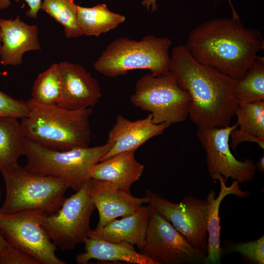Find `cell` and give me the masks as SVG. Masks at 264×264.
I'll return each instance as SVG.
<instances>
[{"mask_svg": "<svg viewBox=\"0 0 264 264\" xmlns=\"http://www.w3.org/2000/svg\"><path fill=\"white\" fill-rule=\"evenodd\" d=\"M169 70L190 96L188 116L198 129L230 125L238 106L237 80L198 62L186 44L173 48Z\"/></svg>", "mask_w": 264, "mask_h": 264, "instance_id": "obj_1", "label": "cell"}, {"mask_svg": "<svg viewBox=\"0 0 264 264\" xmlns=\"http://www.w3.org/2000/svg\"><path fill=\"white\" fill-rule=\"evenodd\" d=\"M186 45L198 62L238 81L264 49V41L260 31L232 17L202 22L190 32Z\"/></svg>", "mask_w": 264, "mask_h": 264, "instance_id": "obj_2", "label": "cell"}, {"mask_svg": "<svg viewBox=\"0 0 264 264\" xmlns=\"http://www.w3.org/2000/svg\"><path fill=\"white\" fill-rule=\"evenodd\" d=\"M27 103L29 114L21 122L26 139L59 151L89 146L91 108L67 110L57 105H42L31 98Z\"/></svg>", "mask_w": 264, "mask_h": 264, "instance_id": "obj_3", "label": "cell"}, {"mask_svg": "<svg viewBox=\"0 0 264 264\" xmlns=\"http://www.w3.org/2000/svg\"><path fill=\"white\" fill-rule=\"evenodd\" d=\"M111 147L108 142L93 147L59 151L26 139L27 172L61 179L77 192L91 179L92 170Z\"/></svg>", "mask_w": 264, "mask_h": 264, "instance_id": "obj_4", "label": "cell"}, {"mask_svg": "<svg viewBox=\"0 0 264 264\" xmlns=\"http://www.w3.org/2000/svg\"><path fill=\"white\" fill-rule=\"evenodd\" d=\"M171 44L167 37L147 35L139 41L120 37L107 46L93 66L98 72L109 77L134 69H148L159 76L170 71Z\"/></svg>", "mask_w": 264, "mask_h": 264, "instance_id": "obj_5", "label": "cell"}, {"mask_svg": "<svg viewBox=\"0 0 264 264\" xmlns=\"http://www.w3.org/2000/svg\"><path fill=\"white\" fill-rule=\"evenodd\" d=\"M1 175L5 197L0 213L3 214L40 210L46 215L54 214L61 207L69 188L61 179L27 172L20 166Z\"/></svg>", "mask_w": 264, "mask_h": 264, "instance_id": "obj_6", "label": "cell"}, {"mask_svg": "<svg viewBox=\"0 0 264 264\" xmlns=\"http://www.w3.org/2000/svg\"><path fill=\"white\" fill-rule=\"evenodd\" d=\"M130 101L135 107L151 112L154 123L171 125L186 119L190 98L169 71L159 76L151 73L140 77Z\"/></svg>", "mask_w": 264, "mask_h": 264, "instance_id": "obj_7", "label": "cell"}, {"mask_svg": "<svg viewBox=\"0 0 264 264\" xmlns=\"http://www.w3.org/2000/svg\"><path fill=\"white\" fill-rule=\"evenodd\" d=\"M88 183L66 198L56 213L45 214L42 219V227L62 250H74L84 243L91 230L90 219L95 207L88 193Z\"/></svg>", "mask_w": 264, "mask_h": 264, "instance_id": "obj_8", "label": "cell"}, {"mask_svg": "<svg viewBox=\"0 0 264 264\" xmlns=\"http://www.w3.org/2000/svg\"><path fill=\"white\" fill-rule=\"evenodd\" d=\"M44 214L40 210L0 213V233L10 244L41 264H66L57 256V246L42 227Z\"/></svg>", "mask_w": 264, "mask_h": 264, "instance_id": "obj_9", "label": "cell"}, {"mask_svg": "<svg viewBox=\"0 0 264 264\" xmlns=\"http://www.w3.org/2000/svg\"><path fill=\"white\" fill-rule=\"evenodd\" d=\"M145 197L149 204L206 257L208 212L206 199L188 196L179 202L174 203L149 190H146Z\"/></svg>", "mask_w": 264, "mask_h": 264, "instance_id": "obj_10", "label": "cell"}, {"mask_svg": "<svg viewBox=\"0 0 264 264\" xmlns=\"http://www.w3.org/2000/svg\"><path fill=\"white\" fill-rule=\"evenodd\" d=\"M237 123L225 127L198 129L197 136L206 153L209 176L214 180L221 175L226 182L229 178L244 183L252 180L256 170L254 161L250 158L241 161L230 149L231 132Z\"/></svg>", "mask_w": 264, "mask_h": 264, "instance_id": "obj_11", "label": "cell"}, {"mask_svg": "<svg viewBox=\"0 0 264 264\" xmlns=\"http://www.w3.org/2000/svg\"><path fill=\"white\" fill-rule=\"evenodd\" d=\"M140 251L160 264H197L205 258L151 205L145 244Z\"/></svg>", "mask_w": 264, "mask_h": 264, "instance_id": "obj_12", "label": "cell"}, {"mask_svg": "<svg viewBox=\"0 0 264 264\" xmlns=\"http://www.w3.org/2000/svg\"><path fill=\"white\" fill-rule=\"evenodd\" d=\"M58 66L62 92L57 105L71 110L94 106L102 96L98 81L79 64L63 61Z\"/></svg>", "mask_w": 264, "mask_h": 264, "instance_id": "obj_13", "label": "cell"}, {"mask_svg": "<svg viewBox=\"0 0 264 264\" xmlns=\"http://www.w3.org/2000/svg\"><path fill=\"white\" fill-rule=\"evenodd\" d=\"M170 126L166 123H154L151 113L145 118L135 121L118 115L108 134L107 142L111 147L100 161L123 152L135 151L150 139L162 134Z\"/></svg>", "mask_w": 264, "mask_h": 264, "instance_id": "obj_14", "label": "cell"}, {"mask_svg": "<svg viewBox=\"0 0 264 264\" xmlns=\"http://www.w3.org/2000/svg\"><path fill=\"white\" fill-rule=\"evenodd\" d=\"M88 193L99 213L97 229L118 217L132 214L148 202L146 197L136 198L110 184L92 179L88 183Z\"/></svg>", "mask_w": 264, "mask_h": 264, "instance_id": "obj_15", "label": "cell"}, {"mask_svg": "<svg viewBox=\"0 0 264 264\" xmlns=\"http://www.w3.org/2000/svg\"><path fill=\"white\" fill-rule=\"evenodd\" d=\"M0 62L3 66L20 65L25 52L41 49L38 26L26 23L19 16L14 19H0Z\"/></svg>", "mask_w": 264, "mask_h": 264, "instance_id": "obj_16", "label": "cell"}, {"mask_svg": "<svg viewBox=\"0 0 264 264\" xmlns=\"http://www.w3.org/2000/svg\"><path fill=\"white\" fill-rule=\"evenodd\" d=\"M151 205L141 206L132 214L121 219H114L100 228L91 230L89 237L119 243L136 245L140 250L143 247L148 229Z\"/></svg>", "mask_w": 264, "mask_h": 264, "instance_id": "obj_17", "label": "cell"}, {"mask_svg": "<svg viewBox=\"0 0 264 264\" xmlns=\"http://www.w3.org/2000/svg\"><path fill=\"white\" fill-rule=\"evenodd\" d=\"M134 152H123L100 161L93 167L91 179L108 183L130 193L132 185L140 179L145 168L135 159Z\"/></svg>", "mask_w": 264, "mask_h": 264, "instance_id": "obj_18", "label": "cell"}, {"mask_svg": "<svg viewBox=\"0 0 264 264\" xmlns=\"http://www.w3.org/2000/svg\"><path fill=\"white\" fill-rule=\"evenodd\" d=\"M217 180L220 182V190L216 197V193L211 190L207 195L206 200L208 204L207 220L206 225L207 238V254L203 263L206 264H219L221 263L222 249L220 247V207L224 198L229 195H234L240 198L248 196L250 192L241 190L239 182L234 180L229 186L221 175L218 176Z\"/></svg>", "mask_w": 264, "mask_h": 264, "instance_id": "obj_19", "label": "cell"}, {"mask_svg": "<svg viewBox=\"0 0 264 264\" xmlns=\"http://www.w3.org/2000/svg\"><path fill=\"white\" fill-rule=\"evenodd\" d=\"M84 243L85 252L76 256L78 264H87L91 259L133 264H160L151 257L137 252L133 244L126 242H111L88 236Z\"/></svg>", "mask_w": 264, "mask_h": 264, "instance_id": "obj_20", "label": "cell"}, {"mask_svg": "<svg viewBox=\"0 0 264 264\" xmlns=\"http://www.w3.org/2000/svg\"><path fill=\"white\" fill-rule=\"evenodd\" d=\"M17 118L0 116V172L11 171L19 165L24 155L26 138Z\"/></svg>", "mask_w": 264, "mask_h": 264, "instance_id": "obj_21", "label": "cell"}, {"mask_svg": "<svg viewBox=\"0 0 264 264\" xmlns=\"http://www.w3.org/2000/svg\"><path fill=\"white\" fill-rule=\"evenodd\" d=\"M77 20L83 35L99 37L125 22L124 16L110 11L105 3L92 7L77 5Z\"/></svg>", "mask_w": 264, "mask_h": 264, "instance_id": "obj_22", "label": "cell"}, {"mask_svg": "<svg viewBox=\"0 0 264 264\" xmlns=\"http://www.w3.org/2000/svg\"><path fill=\"white\" fill-rule=\"evenodd\" d=\"M237 104L264 100V57L258 56L234 90Z\"/></svg>", "mask_w": 264, "mask_h": 264, "instance_id": "obj_23", "label": "cell"}, {"mask_svg": "<svg viewBox=\"0 0 264 264\" xmlns=\"http://www.w3.org/2000/svg\"><path fill=\"white\" fill-rule=\"evenodd\" d=\"M61 92L58 64L54 63L38 75L33 83L31 98L42 105H57Z\"/></svg>", "mask_w": 264, "mask_h": 264, "instance_id": "obj_24", "label": "cell"}, {"mask_svg": "<svg viewBox=\"0 0 264 264\" xmlns=\"http://www.w3.org/2000/svg\"><path fill=\"white\" fill-rule=\"evenodd\" d=\"M77 5L73 0H43L41 9L61 24L67 38L83 35L77 20Z\"/></svg>", "mask_w": 264, "mask_h": 264, "instance_id": "obj_25", "label": "cell"}, {"mask_svg": "<svg viewBox=\"0 0 264 264\" xmlns=\"http://www.w3.org/2000/svg\"><path fill=\"white\" fill-rule=\"evenodd\" d=\"M235 115L240 129L264 137V100L238 105Z\"/></svg>", "mask_w": 264, "mask_h": 264, "instance_id": "obj_26", "label": "cell"}, {"mask_svg": "<svg viewBox=\"0 0 264 264\" xmlns=\"http://www.w3.org/2000/svg\"><path fill=\"white\" fill-rule=\"evenodd\" d=\"M226 252H239L254 263L264 264V236L255 241L235 243L225 250Z\"/></svg>", "mask_w": 264, "mask_h": 264, "instance_id": "obj_27", "label": "cell"}, {"mask_svg": "<svg viewBox=\"0 0 264 264\" xmlns=\"http://www.w3.org/2000/svg\"><path fill=\"white\" fill-rule=\"evenodd\" d=\"M27 101L17 99L0 90V116L22 119L29 114Z\"/></svg>", "mask_w": 264, "mask_h": 264, "instance_id": "obj_28", "label": "cell"}, {"mask_svg": "<svg viewBox=\"0 0 264 264\" xmlns=\"http://www.w3.org/2000/svg\"><path fill=\"white\" fill-rule=\"evenodd\" d=\"M231 144L230 147L235 150L236 147L242 142L249 141L257 143L260 148L264 149V137H258L236 128L230 133Z\"/></svg>", "mask_w": 264, "mask_h": 264, "instance_id": "obj_29", "label": "cell"}, {"mask_svg": "<svg viewBox=\"0 0 264 264\" xmlns=\"http://www.w3.org/2000/svg\"><path fill=\"white\" fill-rule=\"evenodd\" d=\"M21 0L25 1L29 7L25 15L30 18H36L39 10H41L43 0H15V1L19 2Z\"/></svg>", "mask_w": 264, "mask_h": 264, "instance_id": "obj_30", "label": "cell"}, {"mask_svg": "<svg viewBox=\"0 0 264 264\" xmlns=\"http://www.w3.org/2000/svg\"><path fill=\"white\" fill-rule=\"evenodd\" d=\"M232 11V17L239 18V16L234 9L230 0H228ZM142 4L145 6L147 9H149L151 7V11L153 12L157 9L156 0H144L142 1Z\"/></svg>", "mask_w": 264, "mask_h": 264, "instance_id": "obj_31", "label": "cell"}, {"mask_svg": "<svg viewBox=\"0 0 264 264\" xmlns=\"http://www.w3.org/2000/svg\"><path fill=\"white\" fill-rule=\"evenodd\" d=\"M256 169H257L258 171L261 173H264V156H262L260 157L257 161V163H255Z\"/></svg>", "mask_w": 264, "mask_h": 264, "instance_id": "obj_32", "label": "cell"}, {"mask_svg": "<svg viewBox=\"0 0 264 264\" xmlns=\"http://www.w3.org/2000/svg\"><path fill=\"white\" fill-rule=\"evenodd\" d=\"M9 243L4 239L0 233V254L5 249Z\"/></svg>", "mask_w": 264, "mask_h": 264, "instance_id": "obj_33", "label": "cell"}, {"mask_svg": "<svg viewBox=\"0 0 264 264\" xmlns=\"http://www.w3.org/2000/svg\"><path fill=\"white\" fill-rule=\"evenodd\" d=\"M10 5V0H0V10L6 9L8 8Z\"/></svg>", "mask_w": 264, "mask_h": 264, "instance_id": "obj_34", "label": "cell"}, {"mask_svg": "<svg viewBox=\"0 0 264 264\" xmlns=\"http://www.w3.org/2000/svg\"><path fill=\"white\" fill-rule=\"evenodd\" d=\"M1 41V33H0V42Z\"/></svg>", "mask_w": 264, "mask_h": 264, "instance_id": "obj_35", "label": "cell"}, {"mask_svg": "<svg viewBox=\"0 0 264 264\" xmlns=\"http://www.w3.org/2000/svg\"></svg>", "mask_w": 264, "mask_h": 264, "instance_id": "obj_36", "label": "cell"}]
</instances>
